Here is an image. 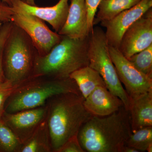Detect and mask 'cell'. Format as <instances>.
Returning <instances> with one entry per match:
<instances>
[{"label":"cell","mask_w":152,"mask_h":152,"mask_svg":"<svg viewBox=\"0 0 152 152\" xmlns=\"http://www.w3.org/2000/svg\"><path fill=\"white\" fill-rule=\"evenodd\" d=\"M132 133L129 110L123 106L109 115L92 116L77 137L85 152H122Z\"/></svg>","instance_id":"1"},{"label":"cell","mask_w":152,"mask_h":152,"mask_svg":"<svg viewBox=\"0 0 152 152\" xmlns=\"http://www.w3.org/2000/svg\"><path fill=\"white\" fill-rule=\"evenodd\" d=\"M84 99L81 94L69 93L48 101L46 121L52 152H58L68 140L77 135L92 116L84 105Z\"/></svg>","instance_id":"2"},{"label":"cell","mask_w":152,"mask_h":152,"mask_svg":"<svg viewBox=\"0 0 152 152\" xmlns=\"http://www.w3.org/2000/svg\"><path fill=\"white\" fill-rule=\"evenodd\" d=\"M89 35L80 39L63 36L48 54L37 55L32 77L66 79L77 70L89 66Z\"/></svg>","instance_id":"3"},{"label":"cell","mask_w":152,"mask_h":152,"mask_svg":"<svg viewBox=\"0 0 152 152\" xmlns=\"http://www.w3.org/2000/svg\"><path fill=\"white\" fill-rule=\"evenodd\" d=\"M69 93L81 94L75 82L70 77H32L22 83L12 93L6 102L4 112L12 113L39 107L53 97Z\"/></svg>","instance_id":"4"},{"label":"cell","mask_w":152,"mask_h":152,"mask_svg":"<svg viewBox=\"0 0 152 152\" xmlns=\"http://www.w3.org/2000/svg\"><path fill=\"white\" fill-rule=\"evenodd\" d=\"M37 55L28 36L13 23L3 53V69L6 80L17 85L32 78Z\"/></svg>","instance_id":"5"},{"label":"cell","mask_w":152,"mask_h":152,"mask_svg":"<svg viewBox=\"0 0 152 152\" xmlns=\"http://www.w3.org/2000/svg\"><path fill=\"white\" fill-rule=\"evenodd\" d=\"M109 45L102 29L93 28L89 39V66L94 69L102 78L107 88L123 102L125 108L129 110V98L120 81L112 61Z\"/></svg>","instance_id":"6"},{"label":"cell","mask_w":152,"mask_h":152,"mask_svg":"<svg viewBox=\"0 0 152 152\" xmlns=\"http://www.w3.org/2000/svg\"><path fill=\"white\" fill-rule=\"evenodd\" d=\"M11 21L27 34L41 56L48 54L62 38L63 36L50 29L43 20L31 14L14 12Z\"/></svg>","instance_id":"7"},{"label":"cell","mask_w":152,"mask_h":152,"mask_svg":"<svg viewBox=\"0 0 152 152\" xmlns=\"http://www.w3.org/2000/svg\"><path fill=\"white\" fill-rule=\"evenodd\" d=\"M109 50L119 79L129 96L152 91V78L137 69L118 49L109 46Z\"/></svg>","instance_id":"8"},{"label":"cell","mask_w":152,"mask_h":152,"mask_svg":"<svg viewBox=\"0 0 152 152\" xmlns=\"http://www.w3.org/2000/svg\"><path fill=\"white\" fill-rule=\"evenodd\" d=\"M152 45V9L128 28L123 35L118 49L129 58Z\"/></svg>","instance_id":"9"},{"label":"cell","mask_w":152,"mask_h":152,"mask_svg":"<svg viewBox=\"0 0 152 152\" xmlns=\"http://www.w3.org/2000/svg\"><path fill=\"white\" fill-rule=\"evenodd\" d=\"M152 7V0H141L132 7L123 11L101 25L106 29L105 35L109 46L118 48L126 31Z\"/></svg>","instance_id":"10"},{"label":"cell","mask_w":152,"mask_h":152,"mask_svg":"<svg viewBox=\"0 0 152 152\" xmlns=\"http://www.w3.org/2000/svg\"><path fill=\"white\" fill-rule=\"evenodd\" d=\"M47 111L46 104L39 107L12 113L4 112L1 118L23 144L45 118Z\"/></svg>","instance_id":"11"},{"label":"cell","mask_w":152,"mask_h":152,"mask_svg":"<svg viewBox=\"0 0 152 152\" xmlns=\"http://www.w3.org/2000/svg\"><path fill=\"white\" fill-rule=\"evenodd\" d=\"M69 0H59L51 7H40L31 5L22 0H11V7L14 12L31 14L49 23L55 32L58 33L65 23L69 5Z\"/></svg>","instance_id":"12"},{"label":"cell","mask_w":152,"mask_h":152,"mask_svg":"<svg viewBox=\"0 0 152 152\" xmlns=\"http://www.w3.org/2000/svg\"><path fill=\"white\" fill-rule=\"evenodd\" d=\"M69 12L64 24L58 34L73 39L89 35L88 10L85 0H70Z\"/></svg>","instance_id":"13"},{"label":"cell","mask_w":152,"mask_h":152,"mask_svg":"<svg viewBox=\"0 0 152 152\" xmlns=\"http://www.w3.org/2000/svg\"><path fill=\"white\" fill-rule=\"evenodd\" d=\"M84 105L92 115L104 117L117 111L122 106L120 99L105 87H99L84 100Z\"/></svg>","instance_id":"14"},{"label":"cell","mask_w":152,"mask_h":152,"mask_svg":"<svg viewBox=\"0 0 152 152\" xmlns=\"http://www.w3.org/2000/svg\"><path fill=\"white\" fill-rule=\"evenodd\" d=\"M132 132L152 126V91L129 96Z\"/></svg>","instance_id":"15"},{"label":"cell","mask_w":152,"mask_h":152,"mask_svg":"<svg viewBox=\"0 0 152 152\" xmlns=\"http://www.w3.org/2000/svg\"><path fill=\"white\" fill-rule=\"evenodd\" d=\"M69 77L75 82L80 93L85 99L98 87H106L99 74L89 66L75 71L71 74Z\"/></svg>","instance_id":"16"},{"label":"cell","mask_w":152,"mask_h":152,"mask_svg":"<svg viewBox=\"0 0 152 152\" xmlns=\"http://www.w3.org/2000/svg\"><path fill=\"white\" fill-rule=\"evenodd\" d=\"M50 152L52 151L46 117L32 135L22 144L20 152Z\"/></svg>","instance_id":"17"},{"label":"cell","mask_w":152,"mask_h":152,"mask_svg":"<svg viewBox=\"0 0 152 152\" xmlns=\"http://www.w3.org/2000/svg\"><path fill=\"white\" fill-rule=\"evenodd\" d=\"M141 0H102L97 13L94 19V26L103 21L109 20L123 11L132 7Z\"/></svg>","instance_id":"18"},{"label":"cell","mask_w":152,"mask_h":152,"mask_svg":"<svg viewBox=\"0 0 152 152\" xmlns=\"http://www.w3.org/2000/svg\"><path fill=\"white\" fill-rule=\"evenodd\" d=\"M22 143L1 118H0V152H20Z\"/></svg>","instance_id":"19"},{"label":"cell","mask_w":152,"mask_h":152,"mask_svg":"<svg viewBox=\"0 0 152 152\" xmlns=\"http://www.w3.org/2000/svg\"><path fill=\"white\" fill-rule=\"evenodd\" d=\"M152 144V126L140 129L132 132L126 145L133 147L140 152L146 151Z\"/></svg>","instance_id":"20"},{"label":"cell","mask_w":152,"mask_h":152,"mask_svg":"<svg viewBox=\"0 0 152 152\" xmlns=\"http://www.w3.org/2000/svg\"><path fill=\"white\" fill-rule=\"evenodd\" d=\"M127 59L137 69L152 79V45Z\"/></svg>","instance_id":"21"},{"label":"cell","mask_w":152,"mask_h":152,"mask_svg":"<svg viewBox=\"0 0 152 152\" xmlns=\"http://www.w3.org/2000/svg\"><path fill=\"white\" fill-rule=\"evenodd\" d=\"M12 26V21L6 22L3 23L0 28V84L6 80L3 69V53Z\"/></svg>","instance_id":"22"},{"label":"cell","mask_w":152,"mask_h":152,"mask_svg":"<svg viewBox=\"0 0 152 152\" xmlns=\"http://www.w3.org/2000/svg\"><path fill=\"white\" fill-rule=\"evenodd\" d=\"M22 83L19 85H13L6 80L5 81L0 84V118L4 112L5 105L9 97Z\"/></svg>","instance_id":"23"},{"label":"cell","mask_w":152,"mask_h":152,"mask_svg":"<svg viewBox=\"0 0 152 152\" xmlns=\"http://www.w3.org/2000/svg\"><path fill=\"white\" fill-rule=\"evenodd\" d=\"M102 0H85L88 10V28L90 33L94 28V21Z\"/></svg>","instance_id":"24"},{"label":"cell","mask_w":152,"mask_h":152,"mask_svg":"<svg viewBox=\"0 0 152 152\" xmlns=\"http://www.w3.org/2000/svg\"><path fill=\"white\" fill-rule=\"evenodd\" d=\"M58 152H85L79 142L77 135L74 136L64 144Z\"/></svg>","instance_id":"25"},{"label":"cell","mask_w":152,"mask_h":152,"mask_svg":"<svg viewBox=\"0 0 152 152\" xmlns=\"http://www.w3.org/2000/svg\"><path fill=\"white\" fill-rule=\"evenodd\" d=\"M14 13L13 9L11 6L0 0V22L4 23L11 21Z\"/></svg>","instance_id":"26"},{"label":"cell","mask_w":152,"mask_h":152,"mask_svg":"<svg viewBox=\"0 0 152 152\" xmlns=\"http://www.w3.org/2000/svg\"><path fill=\"white\" fill-rule=\"evenodd\" d=\"M122 152H140L137 150L136 149L133 147L125 145L123 147Z\"/></svg>","instance_id":"27"},{"label":"cell","mask_w":152,"mask_h":152,"mask_svg":"<svg viewBox=\"0 0 152 152\" xmlns=\"http://www.w3.org/2000/svg\"><path fill=\"white\" fill-rule=\"evenodd\" d=\"M22 1L31 5H36L35 0H22Z\"/></svg>","instance_id":"28"},{"label":"cell","mask_w":152,"mask_h":152,"mask_svg":"<svg viewBox=\"0 0 152 152\" xmlns=\"http://www.w3.org/2000/svg\"><path fill=\"white\" fill-rule=\"evenodd\" d=\"M146 151L148 152H152V144H151V145L148 147V148L147 149Z\"/></svg>","instance_id":"29"},{"label":"cell","mask_w":152,"mask_h":152,"mask_svg":"<svg viewBox=\"0 0 152 152\" xmlns=\"http://www.w3.org/2000/svg\"><path fill=\"white\" fill-rule=\"evenodd\" d=\"M4 2L7 3L9 5L11 6V0H1Z\"/></svg>","instance_id":"30"},{"label":"cell","mask_w":152,"mask_h":152,"mask_svg":"<svg viewBox=\"0 0 152 152\" xmlns=\"http://www.w3.org/2000/svg\"><path fill=\"white\" fill-rule=\"evenodd\" d=\"M3 23H1V22H0V28H1V26L2 25V24Z\"/></svg>","instance_id":"31"}]
</instances>
